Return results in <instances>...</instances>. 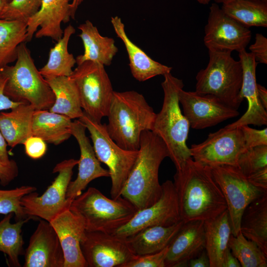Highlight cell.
Wrapping results in <instances>:
<instances>
[{
    "label": "cell",
    "mask_w": 267,
    "mask_h": 267,
    "mask_svg": "<svg viewBox=\"0 0 267 267\" xmlns=\"http://www.w3.org/2000/svg\"><path fill=\"white\" fill-rule=\"evenodd\" d=\"M181 220L214 219L227 209L226 202L209 167L189 159L174 176Z\"/></svg>",
    "instance_id": "6da1fadb"
},
{
    "label": "cell",
    "mask_w": 267,
    "mask_h": 267,
    "mask_svg": "<svg viewBox=\"0 0 267 267\" xmlns=\"http://www.w3.org/2000/svg\"><path fill=\"white\" fill-rule=\"evenodd\" d=\"M167 157L169 153L163 140L151 131L143 132L136 159L121 193L138 210L153 205L160 198L162 187L159 170Z\"/></svg>",
    "instance_id": "7a4b0ae2"
},
{
    "label": "cell",
    "mask_w": 267,
    "mask_h": 267,
    "mask_svg": "<svg viewBox=\"0 0 267 267\" xmlns=\"http://www.w3.org/2000/svg\"><path fill=\"white\" fill-rule=\"evenodd\" d=\"M155 116L142 94L134 90L114 91L107 116V131L123 149L137 151L142 133L152 130Z\"/></svg>",
    "instance_id": "3957f363"
},
{
    "label": "cell",
    "mask_w": 267,
    "mask_h": 267,
    "mask_svg": "<svg viewBox=\"0 0 267 267\" xmlns=\"http://www.w3.org/2000/svg\"><path fill=\"white\" fill-rule=\"evenodd\" d=\"M164 77L161 84L164 91L163 105L160 111L156 114L151 131L164 142L169 157L178 170L191 158L186 144L190 126L180 107L178 94L184 86L182 80L171 73Z\"/></svg>",
    "instance_id": "277c9868"
},
{
    "label": "cell",
    "mask_w": 267,
    "mask_h": 267,
    "mask_svg": "<svg viewBox=\"0 0 267 267\" xmlns=\"http://www.w3.org/2000/svg\"><path fill=\"white\" fill-rule=\"evenodd\" d=\"M69 209L81 221L86 231L111 234L127 223L138 211L122 196L110 199L93 187L75 198Z\"/></svg>",
    "instance_id": "5b68a950"
},
{
    "label": "cell",
    "mask_w": 267,
    "mask_h": 267,
    "mask_svg": "<svg viewBox=\"0 0 267 267\" xmlns=\"http://www.w3.org/2000/svg\"><path fill=\"white\" fill-rule=\"evenodd\" d=\"M15 61L0 70L7 77L4 94L14 101L29 103L35 110H49L54 94L36 68L25 42L19 45Z\"/></svg>",
    "instance_id": "8992f818"
},
{
    "label": "cell",
    "mask_w": 267,
    "mask_h": 267,
    "mask_svg": "<svg viewBox=\"0 0 267 267\" xmlns=\"http://www.w3.org/2000/svg\"><path fill=\"white\" fill-rule=\"evenodd\" d=\"M209 51V62L196 76L195 91L212 95L225 105L238 110L244 98L241 94L243 71L231 53Z\"/></svg>",
    "instance_id": "52a82bcc"
},
{
    "label": "cell",
    "mask_w": 267,
    "mask_h": 267,
    "mask_svg": "<svg viewBox=\"0 0 267 267\" xmlns=\"http://www.w3.org/2000/svg\"><path fill=\"white\" fill-rule=\"evenodd\" d=\"M89 132L95 155L100 162L108 168L111 179V198L121 193L128 175L136 159L138 151H130L119 146L109 136L105 124H101L83 111L79 119Z\"/></svg>",
    "instance_id": "ba28073f"
},
{
    "label": "cell",
    "mask_w": 267,
    "mask_h": 267,
    "mask_svg": "<svg viewBox=\"0 0 267 267\" xmlns=\"http://www.w3.org/2000/svg\"><path fill=\"white\" fill-rule=\"evenodd\" d=\"M69 77L78 88L83 111L101 122L107 116L114 92L104 66L87 61L78 65Z\"/></svg>",
    "instance_id": "9c48e42d"
},
{
    "label": "cell",
    "mask_w": 267,
    "mask_h": 267,
    "mask_svg": "<svg viewBox=\"0 0 267 267\" xmlns=\"http://www.w3.org/2000/svg\"><path fill=\"white\" fill-rule=\"evenodd\" d=\"M78 161L69 159L58 163L52 171L57 176L42 195L34 191L22 198L21 205L28 216L39 217L49 222L69 209L71 203L67 199L66 193L73 168Z\"/></svg>",
    "instance_id": "30bf717a"
},
{
    "label": "cell",
    "mask_w": 267,
    "mask_h": 267,
    "mask_svg": "<svg viewBox=\"0 0 267 267\" xmlns=\"http://www.w3.org/2000/svg\"><path fill=\"white\" fill-rule=\"evenodd\" d=\"M210 168L225 199L232 234L236 236L240 232L241 217L245 208L267 191L250 183L237 166L221 165Z\"/></svg>",
    "instance_id": "8fae6325"
},
{
    "label": "cell",
    "mask_w": 267,
    "mask_h": 267,
    "mask_svg": "<svg viewBox=\"0 0 267 267\" xmlns=\"http://www.w3.org/2000/svg\"><path fill=\"white\" fill-rule=\"evenodd\" d=\"M192 159L208 167L237 166L240 155L247 150L240 127H224L210 133L202 142L189 148Z\"/></svg>",
    "instance_id": "7c38bea8"
},
{
    "label": "cell",
    "mask_w": 267,
    "mask_h": 267,
    "mask_svg": "<svg viewBox=\"0 0 267 267\" xmlns=\"http://www.w3.org/2000/svg\"><path fill=\"white\" fill-rule=\"evenodd\" d=\"M204 43L208 50L232 52L246 49L251 39L249 28L227 15L217 3L210 7Z\"/></svg>",
    "instance_id": "4fadbf2b"
},
{
    "label": "cell",
    "mask_w": 267,
    "mask_h": 267,
    "mask_svg": "<svg viewBox=\"0 0 267 267\" xmlns=\"http://www.w3.org/2000/svg\"><path fill=\"white\" fill-rule=\"evenodd\" d=\"M160 198L153 205L138 210L126 224L112 233L127 238L148 227L170 226L181 221L178 200L173 182L170 180L162 184Z\"/></svg>",
    "instance_id": "5bb4252c"
},
{
    "label": "cell",
    "mask_w": 267,
    "mask_h": 267,
    "mask_svg": "<svg viewBox=\"0 0 267 267\" xmlns=\"http://www.w3.org/2000/svg\"><path fill=\"white\" fill-rule=\"evenodd\" d=\"M81 248L87 267H123L134 255L126 238L100 231H87Z\"/></svg>",
    "instance_id": "9a60e30c"
},
{
    "label": "cell",
    "mask_w": 267,
    "mask_h": 267,
    "mask_svg": "<svg viewBox=\"0 0 267 267\" xmlns=\"http://www.w3.org/2000/svg\"><path fill=\"white\" fill-rule=\"evenodd\" d=\"M178 98L183 114L194 129L202 130L215 126L239 115L238 110L225 105L212 95L201 94L195 91H187L181 89Z\"/></svg>",
    "instance_id": "2e32d148"
},
{
    "label": "cell",
    "mask_w": 267,
    "mask_h": 267,
    "mask_svg": "<svg viewBox=\"0 0 267 267\" xmlns=\"http://www.w3.org/2000/svg\"><path fill=\"white\" fill-rule=\"evenodd\" d=\"M86 127L79 119L72 122L71 126L72 135L77 140L80 150L78 160V173L76 178L69 184L66 198L71 204L73 200L80 195L88 184L101 177H109L108 170L103 168L98 160L93 146L86 134Z\"/></svg>",
    "instance_id": "e0dca14e"
},
{
    "label": "cell",
    "mask_w": 267,
    "mask_h": 267,
    "mask_svg": "<svg viewBox=\"0 0 267 267\" xmlns=\"http://www.w3.org/2000/svg\"><path fill=\"white\" fill-rule=\"evenodd\" d=\"M58 237L50 222L41 220L24 252V267H64Z\"/></svg>",
    "instance_id": "ac0fdd59"
},
{
    "label": "cell",
    "mask_w": 267,
    "mask_h": 267,
    "mask_svg": "<svg viewBox=\"0 0 267 267\" xmlns=\"http://www.w3.org/2000/svg\"><path fill=\"white\" fill-rule=\"evenodd\" d=\"M243 71L241 94L248 102L246 112L237 121L225 127L236 128L244 125L258 126L267 125V112L259 100L256 82V68L258 63L253 55L246 49L238 52Z\"/></svg>",
    "instance_id": "d6986e66"
},
{
    "label": "cell",
    "mask_w": 267,
    "mask_h": 267,
    "mask_svg": "<svg viewBox=\"0 0 267 267\" xmlns=\"http://www.w3.org/2000/svg\"><path fill=\"white\" fill-rule=\"evenodd\" d=\"M70 0H42L39 11L27 22L26 42L35 33L36 38L48 37L56 42L61 38V23H67L71 18Z\"/></svg>",
    "instance_id": "ffe728a7"
},
{
    "label": "cell",
    "mask_w": 267,
    "mask_h": 267,
    "mask_svg": "<svg viewBox=\"0 0 267 267\" xmlns=\"http://www.w3.org/2000/svg\"><path fill=\"white\" fill-rule=\"evenodd\" d=\"M205 249L204 221L183 222L169 245L165 266L188 267V261Z\"/></svg>",
    "instance_id": "44dd1931"
},
{
    "label": "cell",
    "mask_w": 267,
    "mask_h": 267,
    "mask_svg": "<svg viewBox=\"0 0 267 267\" xmlns=\"http://www.w3.org/2000/svg\"><path fill=\"white\" fill-rule=\"evenodd\" d=\"M58 237L64 257V267H87L81 248L86 230L79 219L70 209L49 222Z\"/></svg>",
    "instance_id": "7402d4cb"
},
{
    "label": "cell",
    "mask_w": 267,
    "mask_h": 267,
    "mask_svg": "<svg viewBox=\"0 0 267 267\" xmlns=\"http://www.w3.org/2000/svg\"><path fill=\"white\" fill-rule=\"evenodd\" d=\"M111 22L117 36L123 41L128 53L129 66L133 76L144 82L158 75L171 73L172 68L152 59L128 37L125 25L117 16L112 17Z\"/></svg>",
    "instance_id": "603a6c76"
},
{
    "label": "cell",
    "mask_w": 267,
    "mask_h": 267,
    "mask_svg": "<svg viewBox=\"0 0 267 267\" xmlns=\"http://www.w3.org/2000/svg\"><path fill=\"white\" fill-rule=\"evenodd\" d=\"M78 28L81 31L79 36L83 42L84 52L76 58L77 65L89 61L109 66L118 51L114 40L101 36L96 27L89 20L80 25Z\"/></svg>",
    "instance_id": "cb8c5ba5"
},
{
    "label": "cell",
    "mask_w": 267,
    "mask_h": 267,
    "mask_svg": "<svg viewBox=\"0 0 267 267\" xmlns=\"http://www.w3.org/2000/svg\"><path fill=\"white\" fill-rule=\"evenodd\" d=\"M8 112H0V131L7 145L13 148L23 144L32 134V121L35 109L22 102Z\"/></svg>",
    "instance_id": "d4e9b609"
},
{
    "label": "cell",
    "mask_w": 267,
    "mask_h": 267,
    "mask_svg": "<svg viewBox=\"0 0 267 267\" xmlns=\"http://www.w3.org/2000/svg\"><path fill=\"white\" fill-rule=\"evenodd\" d=\"M204 231L205 250L210 267H222L232 234L227 210L214 219L204 221Z\"/></svg>",
    "instance_id": "484cf974"
},
{
    "label": "cell",
    "mask_w": 267,
    "mask_h": 267,
    "mask_svg": "<svg viewBox=\"0 0 267 267\" xmlns=\"http://www.w3.org/2000/svg\"><path fill=\"white\" fill-rule=\"evenodd\" d=\"M146 227L126 238L134 254L141 256L157 253L168 246L183 223Z\"/></svg>",
    "instance_id": "4316f807"
},
{
    "label": "cell",
    "mask_w": 267,
    "mask_h": 267,
    "mask_svg": "<svg viewBox=\"0 0 267 267\" xmlns=\"http://www.w3.org/2000/svg\"><path fill=\"white\" fill-rule=\"evenodd\" d=\"M240 230L267 255V192L245 208L241 217Z\"/></svg>",
    "instance_id": "83f0119b"
},
{
    "label": "cell",
    "mask_w": 267,
    "mask_h": 267,
    "mask_svg": "<svg viewBox=\"0 0 267 267\" xmlns=\"http://www.w3.org/2000/svg\"><path fill=\"white\" fill-rule=\"evenodd\" d=\"M72 121L67 116L48 110H35L32 121V134L45 142L59 145L72 135Z\"/></svg>",
    "instance_id": "f1b7e54d"
},
{
    "label": "cell",
    "mask_w": 267,
    "mask_h": 267,
    "mask_svg": "<svg viewBox=\"0 0 267 267\" xmlns=\"http://www.w3.org/2000/svg\"><path fill=\"white\" fill-rule=\"evenodd\" d=\"M55 96V101L49 111L70 119H79L83 115L78 88L70 77H45Z\"/></svg>",
    "instance_id": "f546056e"
},
{
    "label": "cell",
    "mask_w": 267,
    "mask_h": 267,
    "mask_svg": "<svg viewBox=\"0 0 267 267\" xmlns=\"http://www.w3.org/2000/svg\"><path fill=\"white\" fill-rule=\"evenodd\" d=\"M222 4L224 13L244 26L267 27V1L225 0Z\"/></svg>",
    "instance_id": "4dcf8cb0"
},
{
    "label": "cell",
    "mask_w": 267,
    "mask_h": 267,
    "mask_svg": "<svg viewBox=\"0 0 267 267\" xmlns=\"http://www.w3.org/2000/svg\"><path fill=\"white\" fill-rule=\"evenodd\" d=\"M75 29L71 24L63 31V35L50 48L47 63L39 71L45 77H69L76 63V58L68 50V45Z\"/></svg>",
    "instance_id": "1f68e13d"
},
{
    "label": "cell",
    "mask_w": 267,
    "mask_h": 267,
    "mask_svg": "<svg viewBox=\"0 0 267 267\" xmlns=\"http://www.w3.org/2000/svg\"><path fill=\"white\" fill-rule=\"evenodd\" d=\"M13 214L5 216L0 221V252L6 254L8 265L14 267H21L19 256L24 254V240L22 235L23 225L32 218L11 223Z\"/></svg>",
    "instance_id": "d6a6232c"
},
{
    "label": "cell",
    "mask_w": 267,
    "mask_h": 267,
    "mask_svg": "<svg viewBox=\"0 0 267 267\" xmlns=\"http://www.w3.org/2000/svg\"><path fill=\"white\" fill-rule=\"evenodd\" d=\"M27 23L0 18V70L16 61L19 45L26 42Z\"/></svg>",
    "instance_id": "836d02e7"
},
{
    "label": "cell",
    "mask_w": 267,
    "mask_h": 267,
    "mask_svg": "<svg viewBox=\"0 0 267 267\" xmlns=\"http://www.w3.org/2000/svg\"><path fill=\"white\" fill-rule=\"evenodd\" d=\"M228 247L242 267H267V255L257 245L247 239L241 232L230 236Z\"/></svg>",
    "instance_id": "e575fe53"
},
{
    "label": "cell",
    "mask_w": 267,
    "mask_h": 267,
    "mask_svg": "<svg viewBox=\"0 0 267 267\" xmlns=\"http://www.w3.org/2000/svg\"><path fill=\"white\" fill-rule=\"evenodd\" d=\"M36 190L35 187L30 185L9 190L0 189V214L6 215L12 213L15 215L17 221L30 217L25 214L21 205V199L24 195Z\"/></svg>",
    "instance_id": "d590c367"
},
{
    "label": "cell",
    "mask_w": 267,
    "mask_h": 267,
    "mask_svg": "<svg viewBox=\"0 0 267 267\" xmlns=\"http://www.w3.org/2000/svg\"><path fill=\"white\" fill-rule=\"evenodd\" d=\"M237 167L246 177L267 167V145L246 150L240 155Z\"/></svg>",
    "instance_id": "8d00e7d4"
},
{
    "label": "cell",
    "mask_w": 267,
    "mask_h": 267,
    "mask_svg": "<svg viewBox=\"0 0 267 267\" xmlns=\"http://www.w3.org/2000/svg\"><path fill=\"white\" fill-rule=\"evenodd\" d=\"M42 0H11L7 2L1 18L27 23L40 9Z\"/></svg>",
    "instance_id": "74e56055"
},
{
    "label": "cell",
    "mask_w": 267,
    "mask_h": 267,
    "mask_svg": "<svg viewBox=\"0 0 267 267\" xmlns=\"http://www.w3.org/2000/svg\"><path fill=\"white\" fill-rule=\"evenodd\" d=\"M168 247L157 253L136 256L123 267H166L165 259Z\"/></svg>",
    "instance_id": "f35d334b"
},
{
    "label": "cell",
    "mask_w": 267,
    "mask_h": 267,
    "mask_svg": "<svg viewBox=\"0 0 267 267\" xmlns=\"http://www.w3.org/2000/svg\"><path fill=\"white\" fill-rule=\"evenodd\" d=\"M240 127L247 149L255 146L267 145V128L263 130L253 129L248 125Z\"/></svg>",
    "instance_id": "ab89813d"
},
{
    "label": "cell",
    "mask_w": 267,
    "mask_h": 267,
    "mask_svg": "<svg viewBox=\"0 0 267 267\" xmlns=\"http://www.w3.org/2000/svg\"><path fill=\"white\" fill-rule=\"evenodd\" d=\"M41 138L32 135L24 142L26 154L33 159H38L44 155L46 152L47 146Z\"/></svg>",
    "instance_id": "60d3db41"
},
{
    "label": "cell",
    "mask_w": 267,
    "mask_h": 267,
    "mask_svg": "<svg viewBox=\"0 0 267 267\" xmlns=\"http://www.w3.org/2000/svg\"><path fill=\"white\" fill-rule=\"evenodd\" d=\"M249 50L258 63L267 64V39L263 34H256L255 42L249 46Z\"/></svg>",
    "instance_id": "b9f144b4"
},
{
    "label": "cell",
    "mask_w": 267,
    "mask_h": 267,
    "mask_svg": "<svg viewBox=\"0 0 267 267\" xmlns=\"http://www.w3.org/2000/svg\"><path fill=\"white\" fill-rule=\"evenodd\" d=\"M18 167L16 162L12 159L8 164L0 163V183L6 186L18 175Z\"/></svg>",
    "instance_id": "7bdbcfd3"
},
{
    "label": "cell",
    "mask_w": 267,
    "mask_h": 267,
    "mask_svg": "<svg viewBox=\"0 0 267 267\" xmlns=\"http://www.w3.org/2000/svg\"><path fill=\"white\" fill-rule=\"evenodd\" d=\"M7 81L6 76L0 71V111L11 109L22 102L14 101L4 94V89Z\"/></svg>",
    "instance_id": "ee69618b"
},
{
    "label": "cell",
    "mask_w": 267,
    "mask_h": 267,
    "mask_svg": "<svg viewBox=\"0 0 267 267\" xmlns=\"http://www.w3.org/2000/svg\"><path fill=\"white\" fill-rule=\"evenodd\" d=\"M247 178L254 186L267 191V167L251 174Z\"/></svg>",
    "instance_id": "f6af8a7d"
},
{
    "label": "cell",
    "mask_w": 267,
    "mask_h": 267,
    "mask_svg": "<svg viewBox=\"0 0 267 267\" xmlns=\"http://www.w3.org/2000/svg\"><path fill=\"white\" fill-rule=\"evenodd\" d=\"M189 267H210V263L208 256L204 250L197 257L190 260L188 263Z\"/></svg>",
    "instance_id": "bcb514c9"
},
{
    "label": "cell",
    "mask_w": 267,
    "mask_h": 267,
    "mask_svg": "<svg viewBox=\"0 0 267 267\" xmlns=\"http://www.w3.org/2000/svg\"><path fill=\"white\" fill-rule=\"evenodd\" d=\"M7 143L0 131V163L8 164L12 159H10L7 150Z\"/></svg>",
    "instance_id": "7dc6e473"
},
{
    "label": "cell",
    "mask_w": 267,
    "mask_h": 267,
    "mask_svg": "<svg viewBox=\"0 0 267 267\" xmlns=\"http://www.w3.org/2000/svg\"><path fill=\"white\" fill-rule=\"evenodd\" d=\"M237 259L232 254L229 247L226 250L223 261L222 267H241Z\"/></svg>",
    "instance_id": "c3c4849f"
},
{
    "label": "cell",
    "mask_w": 267,
    "mask_h": 267,
    "mask_svg": "<svg viewBox=\"0 0 267 267\" xmlns=\"http://www.w3.org/2000/svg\"><path fill=\"white\" fill-rule=\"evenodd\" d=\"M257 91L261 104L267 110V90L264 86L257 84Z\"/></svg>",
    "instance_id": "681fc988"
},
{
    "label": "cell",
    "mask_w": 267,
    "mask_h": 267,
    "mask_svg": "<svg viewBox=\"0 0 267 267\" xmlns=\"http://www.w3.org/2000/svg\"><path fill=\"white\" fill-rule=\"evenodd\" d=\"M83 0H72L70 3L71 18L74 19L76 12Z\"/></svg>",
    "instance_id": "f907efd6"
},
{
    "label": "cell",
    "mask_w": 267,
    "mask_h": 267,
    "mask_svg": "<svg viewBox=\"0 0 267 267\" xmlns=\"http://www.w3.org/2000/svg\"><path fill=\"white\" fill-rule=\"evenodd\" d=\"M7 2L6 0H0V18Z\"/></svg>",
    "instance_id": "816d5d0a"
},
{
    "label": "cell",
    "mask_w": 267,
    "mask_h": 267,
    "mask_svg": "<svg viewBox=\"0 0 267 267\" xmlns=\"http://www.w3.org/2000/svg\"><path fill=\"white\" fill-rule=\"evenodd\" d=\"M211 0H197V1L200 4H208Z\"/></svg>",
    "instance_id": "f5cc1de1"
},
{
    "label": "cell",
    "mask_w": 267,
    "mask_h": 267,
    "mask_svg": "<svg viewBox=\"0 0 267 267\" xmlns=\"http://www.w3.org/2000/svg\"><path fill=\"white\" fill-rule=\"evenodd\" d=\"M224 0H215V1L216 2V3H222ZM264 0L267 1V0Z\"/></svg>",
    "instance_id": "db71d44e"
},
{
    "label": "cell",
    "mask_w": 267,
    "mask_h": 267,
    "mask_svg": "<svg viewBox=\"0 0 267 267\" xmlns=\"http://www.w3.org/2000/svg\"><path fill=\"white\" fill-rule=\"evenodd\" d=\"M7 0V1L8 2H9L11 0Z\"/></svg>",
    "instance_id": "11a10c76"
}]
</instances>
